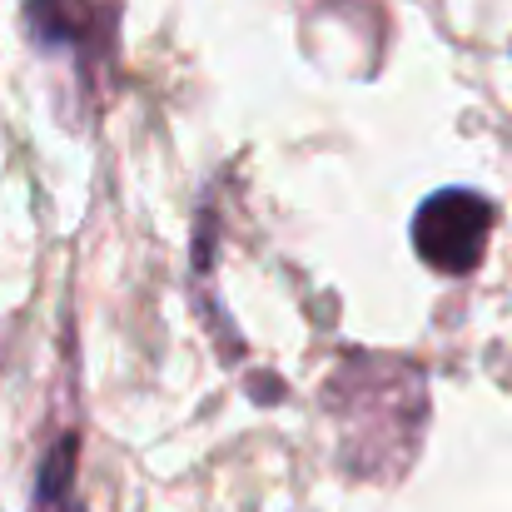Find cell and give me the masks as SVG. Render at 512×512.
<instances>
[{"instance_id": "cell-2", "label": "cell", "mask_w": 512, "mask_h": 512, "mask_svg": "<svg viewBox=\"0 0 512 512\" xmlns=\"http://www.w3.org/2000/svg\"><path fill=\"white\" fill-rule=\"evenodd\" d=\"M75 443H60V453L45 463V478H40V508L35 512H70V468H75Z\"/></svg>"}, {"instance_id": "cell-1", "label": "cell", "mask_w": 512, "mask_h": 512, "mask_svg": "<svg viewBox=\"0 0 512 512\" xmlns=\"http://www.w3.org/2000/svg\"><path fill=\"white\" fill-rule=\"evenodd\" d=\"M498 224V209L478 189H438L413 214V249L438 274H468L483 264L488 234Z\"/></svg>"}]
</instances>
